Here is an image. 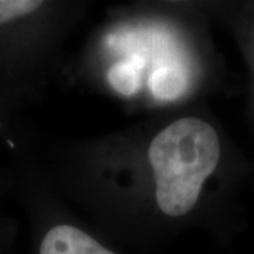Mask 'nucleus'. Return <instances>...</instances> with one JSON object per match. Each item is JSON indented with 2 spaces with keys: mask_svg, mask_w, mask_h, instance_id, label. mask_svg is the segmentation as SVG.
I'll list each match as a JSON object with an SVG mask.
<instances>
[{
  "mask_svg": "<svg viewBox=\"0 0 254 254\" xmlns=\"http://www.w3.org/2000/svg\"><path fill=\"white\" fill-rule=\"evenodd\" d=\"M253 61H254V54H253Z\"/></svg>",
  "mask_w": 254,
  "mask_h": 254,
  "instance_id": "obj_6",
  "label": "nucleus"
},
{
  "mask_svg": "<svg viewBox=\"0 0 254 254\" xmlns=\"http://www.w3.org/2000/svg\"><path fill=\"white\" fill-rule=\"evenodd\" d=\"M14 174L11 167H0V254H9L17 236V220L4 212V198L13 193Z\"/></svg>",
  "mask_w": 254,
  "mask_h": 254,
  "instance_id": "obj_5",
  "label": "nucleus"
},
{
  "mask_svg": "<svg viewBox=\"0 0 254 254\" xmlns=\"http://www.w3.org/2000/svg\"><path fill=\"white\" fill-rule=\"evenodd\" d=\"M83 0H0V140L61 76Z\"/></svg>",
  "mask_w": 254,
  "mask_h": 254,
  "instance_id": "obj_3",
  "label": "nucleus"
},
{
  "mask_svg": "<svg viewBox=\"0 0 254 254\" xmlns=\"http://www.w3.org/2000/svg\"><path fill=\"white\" fill-rule=\"evenodd\" d=\"M210 65L199 4L140 0L108 7L66 58L63 75L127 115L145 118L196 105Z\"/></svg>",
  "mask_w": 254,
  "mask_h": 254,
  "instance_id": "obj_2",
  "label": "nucleus"
},
{
  "mask_svg": "<svg viewBox=\"0 0 254 254\" xmlns=\"http://www.w3.org/2000/svg\"><path fill=\"white\" fill-rule=\"evenodd\" d=\"M13 193L30 225L28 254H126L76 215L26 164L11 160Z\"/></svg>",
  "mask_w": 254,
  "mask_h": 254,
  "instance_id": "obj_4",
  "label": "nucleus"
},
{
  "mask_svg": "<svg viewBox=\"0 0 254 254\" xmlns=\"http://www.w3.org/2000/svg\"><path fill=\"white\" fill-rule=\"evenodd\" d=\"M0 143L100 235L141 250L203 222L226 157L196 105L75 140L44 136L24 119Z\"/></svg>",
  "mask_w": 254,
  "mask_h": 254,
  "instance_id": "obj_1",
  "label": "nucleus"
}]
</instances>
